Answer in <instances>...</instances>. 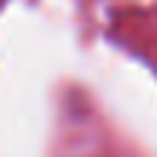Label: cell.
I'll use <instances>...</instances> for the list:
<instances>
[]
</instances>
